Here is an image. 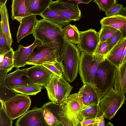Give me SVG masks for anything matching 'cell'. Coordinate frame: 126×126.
<instances>
[{"mask_svg":"<svg viewBox=\"0 0 126 126\" xmlns=\"http://www.w3.org/2000/svg\"><path fill=\"white\" fill-rule=\"evenodd\" d=\"M104 115L94 118L86 119L83 120L80 126H104L105 125Z\"/></svg>","mask_w":126,"mask_h":126,"instance_id":"cell-33","label":"cell"},{"mask_svg":"<svg viewBox=\"0 0 126 126\" xmlns=\"http://www.w3.org/2000/svg\"><path fill=\"white\" fill-rule=\"evenodd\" d=\"M13 120L6 113L4 106L0 108V126H12Z\"/></svg>","mask_w":126,"mask_h":126,"instance_id":"cell-39","label":"cell"},{"mask_svg":"<svg viewBox=\"0 0 126 126\" xmlns=\"http://www.w3.org/2000/svg\"><path fill=\"white\" fill-rule=\"evenodd\" d=\"M25 0H13L11 6L13 20L20 22L24 17L32 15L28 11L25 4Z\"/></svg>","mask_w":126,"mask_h":126,"instance_id":"cell-17","label":"cell"},{"mask_svg":"<svg viewBox=\"0 0 126 126\" xmlns=\"http://www.w3.org/2000/svg\"><path fill=\"white\" fill-rule=\"evenodd\" d=\"M48 7L60 13L71 21H76L81 18V12L78 5L57 0L52 1Z\"/></svg>","mask_w":126,"mask_h":126,"instance_id":"cell-9","label":"cell"},{"mask_svg":"<svg viewBox=\"0 0 126 126\" xmlns=\"http://www.w3.org/2000/svg\"><path fill=\"white\" fill-rule=\"evenodd\" d=\"M82 86L87 94L89 105L99 104L102 97L101 91L93 84L86 83L83 84Z\"/></svg>","mask_w":126,"mask_h":126,"instance_id":"cell-25","label":"cell"},{"mask_svg":"<svg viewBox=\"0 0 126 126\" xmlns=\"http://www.w3.org/2000/svg\"><path fill=\"white\" fill-rule=\"evenodd\" d=\"M8 72L7 70H0V100L4 102L17 94L8 88L5 83V79Z\"/></svg>","mask_w":126,"mask_h":126,"instance_id":"cell-22","label":"cell"},{"mask_svg":"<svg viewBox=\"0 0 126 126\" xmlns=\"http://www.w3.org/2000/svg\"><path fill=\"white\" fill-rule=\"evenodd\" d=\"M42 44L40 40L35 39L34 42L32 44L27 47L19 45L18 49L14 52V64L16 68L24 67L34 49Z\"/></svg>","mask_w":126,"mask_h":126,"instance_id":"cell-13","label":"cell"},{"mask_svg":"<svg viewBox=\"0 0 126 126\" xmlns=\"http://www.w3.org/2000/svg\"><path fill=\"white\" fill-rule=\"evenodd\" d=\"M39 15L51 22L62 26L68 25L71 21L60 13L48 7Z\"/></svg>","mask_w":126,"mask_h":126,"instance_id":"cell-18","label":"cell"},{"mask_svg":"<svg viewBox=\"0 0 126 126\" xmlns=\"http://www.w3.org/2000/svg\"><path fill=\"white\" fill-rule=\"evenodd\" d=\"M58 77L54 74L51 76L46 85L45 87L47 92L49 99L58 104V88L57 80Z\"/></svg>","mask_w":126,"mask_h":126,"instance_id":"cell-27","label":"cell"},{"mask_svg":"<svg viewBox=\"0 0 126 126\" xmlns=\"http://www.w3.org/2000/svg\"><path fill=\"white\" fill-rule=\"evenodd\" d=\"M123 7V5L121 4H118L116 3L114 4L109 10L105 13L106 17L111 16L119 13Z\"/></svg>","mask_w":126,"mask_h":126,"instance_id":"cell-40","label":"cell"},{"mask_svg":"<svg viewBox=\"0 0 126 126\" xmlns=\"http://www.w3.org/2000/svg\"><path fill=\"white\" fill-rule=\"evenodd\" d=\"M43 115L44 119L48 126L62 125L61 123L49 111L43 108Z\"/></svg>","mask_w":126,"mask_h":126,"instance_id":"cell-34","label":"cell"},{"mask_svg":"<svg viewBox=\"0 0 126 126\" xmlns=\"http://www.w3.org/2000/svg\"><path fill=\"white\" fill-rule=\"evenodd\" d=\"M123 34V38H126V26L121 29Z\"/></svg>","mask_w":126,"mask_h":126,"instance_id":"cell-45","label":"cell"},{"mask_svg":"<svg viewBox=\"0 0 126 126\" xmlns=\"http://www.w3.org/2000/svg\"><path fill=\"white\" fill-rule=\"evenodd\" d=\"M58 104L62 103L69 96L73 87L63 77H58Z\"/></svg>","mask_w":126,"mask_h":126,"instance_id":"cell-23","label":"cell"},{"mask_svg":"<svg viewBox=\"0 0 126 126\" xmlns=\"http://www.w3.org/2000/svg\"><path fill=\"white\" fill-rule=\"evenodd\" d=\"M117 68L106 58L98 66L94 84L101 91L102 97L113 88Z\"/></svg>","mask_w":126,"mask_h":126,"instance_id":"cell-4","label":"cell"},{"mask_svg":"<svg viewBox=\"0 0 126 126\" xmlns=\"http://www.w3.org/2000/svg\"><path fill=\"white\" fill-rule=\"evenodd\" d=\"M109 52L108 45L106 41L99 43L93 55L97 56L104 57Z\"/></svg>","mask_w":126,"mask_h":126,"instance_id":"cell-38","label":"cell"},{"mask_svg":"<svg viewBox=\"0 0 126 126\" xmlns=\"http://www.w3.org/2000/svg\"><path fill=\"white\" fill-rule=\"evenodd\" d=\"M31 101L28 95L17 94L4 102L6 112L13 120L19 117L27 111Z\"/></svg>","mask_w":126,"mask_h":126,"instance_id":"cell-7","label":"cell"},{"mask_svg":"<svg viewBox=\"0 0 126 126\" xmlns=\"http://www.w3.org/2000/svg\"><path fill=\"white\" fill-rule=\"evenodd\" d=\"M123 38V34L121 30H117L106 41L109 52Z\"/></svg>","mask_w":126,"mask_h":126,"instance_id":"cell-35","label":"cell"},{"mask_svg":"<svg viewBox=\"0 0 126 126\" xmlns=\"http://www.w3.org/2000/svg\"><path fill=\"white\" fill-rule=\"evenodd\" d=\"M126 46V38H123L109 52L105 58L118 68L120 65Z\"/></svg>","mask_w":126,"mask_h":126,"instance_id":"cell-16","label":"cell"},{"mask_svg":"<svg viewBox=\"0 0 126 126\" xmlns=\"http://www.w3.org/2000/svg\"><path fill=\"white\" fill-rule=\"evenodd\" d=\"M62 27L44 18L37 19L32 34L35 39L40 40L43 45L57 50L60 54L66 42Z\"/></svg>","mask_w":126,"mask_h":126,"instance_id":"cell-1","label":"cell"},{"mask_svg":"<svg viewBox=\"0 0 126 126\" xmlns=\"http://www.w3.org/2000/svg\"><path fill=\"white\" fill-rule=\"evenodd\" d=\"M80 51L75 44L66 41L60 54L59 60L62 65L63 77L70 83L72 82L77 76Z\"/></svg>","mask_w":126,"mask_h":126,"instance_id":"cell-3","label":"cell"},{"mask_svg":"<svg viewBox=\"0 0 126 126\" xmlns=\"http://www.w3.org/2000/svg\"><path fill=\"white\" fill-rule=\"evenodd\" d=\"M125 93H126V91L125 92Z\"/></svg>","mask_w":126,"mask_h":126,"instance_id":"cell-47","label":"cell"},{"mask_svg":"<svg viewBox=\"0 0 126 126\" xmlns=\"http://www.w3.org/2000/svg\"><path fill=\"white\" fill-rule=\"evenodd\" d=\"M80 113L83 120L98 117L103 114L100 110L99 104H93L86 106L82 109Z\"/></svg>","mask_w":126,"mask_h":126,"instance_id":"cell-29","label":"cell"},{"mask_svg":"<svg viewBox=\"0 0 126 126\" xmlns=\"http://www.w3.org/2000/svg\"><path fill=\"white\" fill-rule=\"evenodd\" d=\"M126 99L125 93L113 88L101 98L99 105L104 118L109 120L113 118L124 104Z\"/></svg>","mask_w":126,"mask_h":126,"instance_id":"cell-5","label":"cell"},{"mask_svg":"<svg viewBox=\"0 0 126 126\" xmlns=\"http://www.w3.org/2000/svg\"><path fill=\"white\" fill-rule=\"evenodd\" d=\"M69 2L73 4L79 5L80 3L87 4L93 0H58Z\"/></svg>","mask_w":126,"mask_h":126,"instance_id":"cell-42","label":"cell"},{"mask_svg":"<svg viewBox=\"0 0 126 126\" xmlns=\"http://www.w3.org/2000/svg\"><path fill=\"white\" fill-rule=\"evenodd\" d=\"M100 23L101 25L109 26L120 30L126 26V17L119 13L111 16L103 17Z\"/></svg>","mask_w":126,"mask_h":126,"instance_id":"cell-21","label":"cell"},{"mask_svg":"<svg viewBox=\"0 0 126 126\" xmlns=\"http://www.w3.org/2000/svg\"><path fill=\"white\" fill-rule=\"evenodd\" d=\"M0 12L1 16L0 26L2 28L8 43L11 47L13 41L10 33L8 21V14L6 5L0 6Z\"/></svg>","mask_w":126,"mask_h":126,"instance_id":"cell-24","label":"cell"},{"mask_svg":"<svg viewBox=\"0 0 126 126\" xmlns=\"http://www.w3.org/2000/svg\"><path fill=\"white\" fill-rule=\"evenodd\" d=\"M63 30L65 40L66 41L74 44H78L80 40V33L77 27L74 25L69 24Z\"/></svg>","mask_w":126,"mask_h":126,"instance_id":"cell-26","label":"cell"},{"mask_svg":"<svg viewBox=\"0 0 126 126\" xmlns=\"http://www.w3.org/2000/svg\"><path fill=\"white\" fill-rule=\"evenodd\" d=\"M84 105L86 106L90 105V103L87 94L83 86L80 88L78 92Z\"/></svg>","mask_w":126,"mask_h":126,"instance_id":"cell-41","label":"cell"},{"mask_svg":"<svg viewBox=\"0 0 126 126\" xmlns=\"http://www.w3.org/2000/svg\"><path fill=\"white\" fill-rule=\"evenodd\" d=\"M12 47L9 45L4 33L2 28L0 26V55L2 54L9 50Z\"/></svg>","mask_w":126,"mask_h":126,"instance_id":"cell-37","label":"cell"},{"mask_svg":"<svg viewBox=\"0 0 126 126\" xmlns=\"http://www.w3.org/2000/svg\"><path fill=\"white\" fill-rule=\"evenodd\" d=\"M27 68L17 69L15 71L7 74L5 81L7 86L12 89L19 87L27 86L33 84L27 75Z\"/></svg>","mask_w":126,"mask_h":126,"instance_id":"cell-14","label":"cell"},{"mask_svg":"<svg viewBox=\"0 0 126 126\" xmlns=\"http://www.w3.org/2000/svg\"><path fill=\"white\" fill-rule=\"evenodd\" d=\"M36 16H29L22 19L16 35L18 43L24 37L32 33L37 19Z\"/></svg>","mask_w":126,"mask_h":126,"instance_id":"cell-15","label":"cell"},{"mask_svg":"<svg viewBox=\"0 0 126 126\" xmlns=\"http://www.w3.org/2000/svg\"><path fill=\"white\" fill-rule=\"evenodd\" d=\"M117 30L109 26L101 25V29L98 32L99 43L107 41Z\"/></svg>","mask_w":126,"mask_h":126,"instance_id":"cell-32","label":"cell"},{"mask_svg":"<svg viewBox=\"0 0 126 126\" xmlns=\"http://www.w3.org/2000/svg\"><path fill=\"white\" fill-rule=\"evenodd\" d=\"M42 66L47 68L53 74L61 78L63 77V71L62 65L59 61L53 62H46L44 63Z\"/></svg>","mask_w":126,"mask_h":126,"instance_id":"cell-31","label":"cell"},{"mask_svg":"<svg viewBox=\"0 0 126 126\" xmlns=\"http://www.w3.org/2000/svg\"><path fill=\"white\" fill-rule=\"evenodd\" d=\"M80 33V41L77 46L80 51L93 54L99 43L98 32L91 29Z\"/></svg>","mask_w":126,"mask_h":126,"instance_id":"cell-11","label":"cell"},{"mask_svg":"<svg viewBox=\"0 0 126 126\" xmlns=\"http://www.w3.org/2000/svg\"><path fill=\"white\" fill-rule=\"evenodd\" d=\"M7 0H0V6L3 4L6 5Z\"/></svg>","mask_w":126,"mask_h":126,"instance_id":"cell-46","label":"cell"},{"mask_svg":"<svg viewBox=\"0 0 126 126\" xmlns=\"http://www.w3.org/2000/svg\"><path fill=\"white\" fill-rule=\"evenodd\" d=\"M119 13L121 15L126 17V7H123L120 11Z\"/></svg>","mask_w":126,"mask_h":126,"instance_id":"cell-43","label":"cell"},{"mask_svg":"<svg viewBox=\"0 0 126 126\" xmlns=\"http://www.w3.org/2000/svg\"><path fill=\"white\" fill-rule=\"evenodd\" d=\"M43 86L33 84V85L17 87L12 90L17 93L27 95H35L40 92Z\"/></svg>","mask_w":126,"mask_h":126,"instance_id":"cell-30","label":"cell"},{"mask_svg":"<svg viewBox=\"0 0 126 126\" xmlns=\"http://www.w3.org/2000/svg\"><path fill=\"white\" fill-rule=\"evenodd\" d=\"M113 87L115 90L125 93L126 91V58L117 68Z\"/></svg>","mask_w":126,"mask_h":126,"instance_id":"cell-20","label":"cell"},{"mask_svg":"<svg viewBox=\"0 0 126 126\" xmlns=\"http://www.w3.org/2000/svg\"><path fill=\"white\" fill-rule=\"evenodd\" d=\"M105 58L81 52L78 72L83 84H93L96 72L99 64Z\"/></svg>","mask_w":126,"mask_h":126,"instance_id":"cell-6","label":"cell"},{"mask_svg":"<svg viewBox=\"0 0 126 126\" xmlns=\"http://www.w3.org/2000/svg\"><path fill=\"white\" fill-rule=\"evenodd\" d=\"M53 74L42 65L27 68V75L33 84L43 87L46 85Z\"/></svg>","mask_w":126,"mask_h":126,"instance_id":"cell-12","label":"cell"},{"mask_svg":"<svg viewBox=\"0 0 126 126\" xmlns=\"http://www.w3.org/2000/svg\"><path fill=\"white\" fill-rule=\"evenodd\" d=\"M14 52L12 48L10 50L0 55V70H7L9 72L15 67Z\"/></svg>","mask_w":126,"mask_h":126,"instance_id":"cell-28","label":"cell"},{"mask_svg":"<svg viewBox=\"0 0 126 126\" xmlns=\"http://www.w3.org/2000/svg\"><path fill=\"white\" fill-rule=\"evenodd\" d=\"M86 106L83 104L78 93L70 95L60 104L58 115L62 125L80 126L83 120L80 113Z\"/></svg>","mask_w":126,"mask_h":126,"instance_id":"cell-2","label":"cell"},{"mask_svg":"<svg viewBox=\"0 0 126 126\" xmlns=\"http://www.w3.org/2000/svg\"><path fill=\"white\" fill-rule=\"evenodd\" d=\"M100 10L106 13L114 4L117 3L116 0H94Z\"/></svg>","mask_w":126,"mask_h":126,"instance_id":"cell-36","label":"cell"},{"mask_svg":"<svg viewBox=\"0 0 126 126\" xmlns=\"http://www.w3.org/2000/svg\"><path fill=\"white\" fill-rule=\"evenodd\" d=\"M126 58V46L123 52V54L121 60V63L120 65L122 64L124 62L125 59Z\"/></svg>","mask_w":126,"mask_h":126,"instance_id":"cell-44","label":"cell"},{"mask_svg":"<svg viewBox=\"0 0 126 126\" xmlns=\"http://www.w3.org/2000/svg\"><path fill=\"white\" fill-rule=\"evenodd\" d=\"M52 1V0H25V4L29 13L36 15L44 12Z\"/></svg>","mask_w":126,"mask_h":126,"instance_id":"cell-19","label":"cell"},{"mask_svg":"<svg viewBox=\"0 0 126 126\" xmlns=\"http://www.w3.org/2000/svg\"><path fill=\"white\" fill-rule=\"evenodd\" d=\"M36 48L37 51L30 55L26 64L42 65L46 62H53L59 60L60 53L57 50L42 44Z\"/></svg>","mask_w":126,"mask_h":126,"instance_id":"cell-8","label":"cell"},{"mask_svg":"<svg viewBox=\"0 0 126 126\" xmlns=\"http://www.w3.org/2000/svg\"><path fill=\"white\" fill-rule=\"evenodd\" d=\"M43 108L35 107L20 117L15 123L17 126H48L43 115Z\"/></svg>","mask_w":126,"mask_h":126,"instance_id":"cell-10","label":"cell"}]
</instances>
